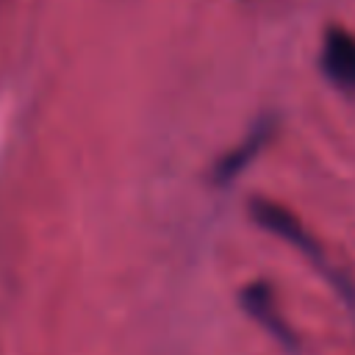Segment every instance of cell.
<instances>
[{
	"mask_svg": "<svg viewBox=\"0 0 355 355\" xmlns=\"http://www.w3.org/2000/svg\"><path fill=\"white\" fill-rule=\"evenodd\" d=\"M322 67L330 80L355 89V36L347 31H330L322 47Z\"/></svg>",
	"mask_w": 355,
	"mask_h": 355,
	"instance_id": "obj_1",
	"label": "cell"
},
{
	"mask_svg": "<svg viewBox=\"0 0 355 355\" xmlns=\"http://www.w3.org/2000/svg\"><path fill=\"white\" fill-rule=\"evenodd\" d=\"M255 211H258V219H261L266 227H272L275 233H280L283 239H288L291 244H297V247H300L302 252H308L311 258H319V247L313 244V239L302 230V225H300L288 211H283V208H277V205H263V202H258Z\"/></svg>",
	"mask_w": 355,
	"mask_h": 355,
	"instance_id": "obj_2",
	"label": "cell"
}]
</instances>
